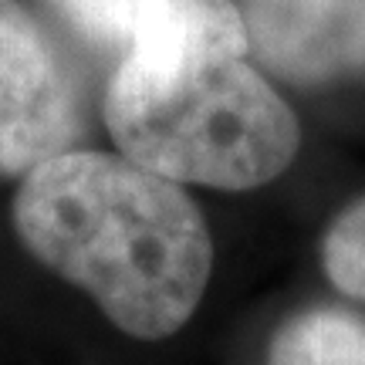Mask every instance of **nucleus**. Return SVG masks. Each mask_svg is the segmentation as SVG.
I'll return each mask as SVG.
<instances>
[{
    "label": "nucleus",
    "instance_id": "f257e3e1",
    "mask_svg": "<svg viewBox=\"0 0 365 365\" xmlns=\"http://www.w3.org/2000/svg\"><path fill=\"white\" fill-rule=\"evenodd\" d=\"M14 223L34 257L135 339L180 331L207 291L213 244L196 203L129 156L65 149L44 159L24 173Z\"/></svg>",
    "mask_w": 365,
    "mask_h": 365
},
{
    "label": "nucleus",
    "instance_id": "20e7f679",
    "mask_svg": "<svg viewBox=\"0 0 365 365\" xmlns=\"http://www.w3.org/2000/svg\"><path fill=\"white\" fill-rule=\"evenodd\" d=\"M250 48L294 81L365 71V0H247Z\"/></svg>",
    "mask_w": 365,
    "mask_h": 365
},
{
    "label": "nucleus",
    "instance_id": "423d86ee",
    "mask_svg": "<svg viewBox=\"0 0 365 365\" xmlns=\"http://www.w3.org/2000/svg\"><path fill=\"white\" fill-rule=\"evenodd\" d=\"M271 365H365V325L341 312H312L277 331Z\"/></svg>",
    "mask_w": 365,
    "mask_h": 365
},
{
    "label": "nucleus",
    "instance_id": "39448f33",
    "mask_svg": "<svg viewBox=\"0 0 365 365\" xmlns=\"http://www.w3.org/2000/svg\"><path fill=\"white\" fill-rule=\"evenodd\" d=\"M247 51V21L230 0H143L125 44V58L139 61Z\"/></svg>",
    "mask_w": 365,
    "mask_h": 365
},
{
    "label": "nucleus",
    "instance_id": "f03ea898",
    "mask_svg": "<svg viewBox=\"0 0 365 365\" xmlns=\"http://www.w3.org/2000/svg\"><path fill=\"white\" fill-rule=\"evenodd\" d=\"M105 122L129 159L213 190L271 182L301 143L291 108L247 54L122 58L108 81Z\"/></svg>",
    "mask_w": 365,
    "mask_h": 365
},
{
    "label": "nucleus",
    "instance_id": "6e6552de",
    "mask_svg": "<svg viewBox=\"0 0 365 365\" xmlns=\"http://www.w3.org/2000/svg\"><path fill=\"white\" fill-rule=\"evenodd\" d=\"M58 14L98 48H125L143 0H51Z\"/></svg>",
    "mask_w": 365,
    "mask_h": 365
},
{
    "label": "nucleus",
    "instance_id": "0eeeda50",
    "mask_svg": "<svg viewBox=\"0 0 365 365\" xmlns=\"http://www.w3.org/2000/svg\"><path fill=\"white\" fill-rule=\"evenodd\" d=\"M325 271L352 298H365V200L341 213L325 240Z\"/></svg>",
    "mask_w": 365,
    "mask_h": 365
},
{
    "label": "nucleus",
    "instance_id": "7ed1b4c3",
    "mask_svg": "<svg viewBox=\"0 0 365 365\" xmlns=\"http://www.w3.org/2000/svg\"><path fill=\"white\" fill-rule=\"evenodd\" d=\"M78 135V102L41 24L0 0V173H31Z\"/></svg>",
    "mask_w": 365,
    "mask_h": 365
}]
</instances>
